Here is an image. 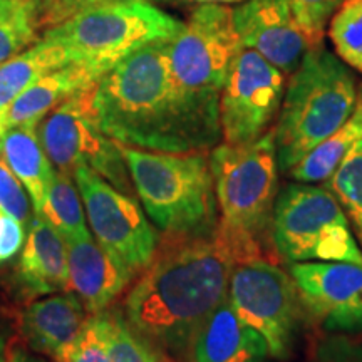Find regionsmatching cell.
Returning a JSON list of instances; mask_svg holds the SVG:
<instances>
[{
	"instance_id": "obj_1",
	"label": "cell",
	"mask_w": 362,
	"mask_h": 362,
	"mask_svg": "<svg viewBox=\"0 0 362 362\" xmlns=\"http://www.w3.org/2000/svg\"><path fill=\"white\" fill-rule=\"evenodd\" d=\"M93 111L104 134L131 148L206 153L221 139L220 104L181 88L171 71L170 39L143 45L104 72L94 86Z\"/></svg>"
},
{
	"instance_id": "obj_2",
	"label": "cell",
	"mask_w": 362,
	"mask_h": 362,
	"mask_svg": "<svg viewBox=\"0 0 362 362\" xmlns=\"http://www.w3.org/2000/svg\"><path fill=\"white\" fill-rule=\"evenodd\" d=\"M237 260L218 233L176 240L149 264L124 302V317L156 349L181 354L226 300Z\"/></svg>"
},
{
	"instance_id": "obj_3",
	"label": "cell",
	"mask_w": 362,
	"mask_h": 362,
	"mask_svg": "<svg viewBox=\"0 0 362 362\" xmlns=\"http://www.w3.org/2000/svg\"><path fill=\"white\" fill-rule=\"evenodd\" d=\"M136 194L151 223L173 240L208 238L218 202L206 153H165L119 144Z\"/></svg>"
},
{
	"instance_id": "obj_4",
	"label": "cell",
	"mask_w": 362,
	"mask_h": 362,
	"mask_svg": "<svg viewBox=\"0 0 362 362\" xmlns=\"http://www.w3.org/2000/svg\"><path fill=\"white\" fill-rule=\"evenodd\" d=\"M208 158L220 214L216 233L237 264L262 259L260 242L279 197L275 131L247 144H216Z\"/></svg>"
},
{
	"instance_id": "obj_5",
	"label": "cell",
	"mask_w": 362,
	"mask_h": 362,
	"mask_svg": "<svg viewBox=\"0 0 362 362\" xmlns=\"http://www.w3.org/2000/svg\"><path fill=\"white\" fill-rule=\"evenodd\" d=\"M359 94L349 66L314 45L285 86L275 126L279 168L288 173L352 116Z\"/></svg>"
},
{
	"instance_id": "obj_6",
	"label": "cell",
	"mask_w": 362,
	"mask_h": 362,
	"mask_svg": "<svg viewBox=\"0 0 362 362\" xmlns=\"http://www.w3.org/2000/svg\"><path fill=\"white\" fill-rule=\"evenodd\" d=\"M183 25L146 0H99L49 27L42 39L64 47L72 62L107 71L153 40L175 37Z\"/></svg>"
},
{
	"instance_id": "obj_7",
	"label": "cell",
	"mask_w": 362,
	"mask_h": 362,
	"mask_svg": "<svg viewBox=\"0 0 362 362\" xmlns=\"http://www.w3.org/2000/svg\"><path fill=\"white\" fill-rule=\"evenodd\" d=\"M272 242L287 264L347 262L362 267V248L349 218L327 188L291 183L279 192Z\"/></svg>"
},
{
	"instance_id": "obj_8",
	"label": "cell",
	"mask_w": 362,
	"mask_h": 362,
	"mask_svg": "<svg viewBox=\"0 0 362 362\" xmlns=\"http://www.w3.org/2000/svg\"><path fill=\"white\" fill-rule=\"evenodd\" d=\"M93 88L81 90L40 121L37 134L52 166L62 173H74L88 166L110 181L119 192L131 194L129 171L119 143L99 128L93 111Z\"/></svg>"
},
{
	"instance_id": "obj_9",
	"label": "cell",
	"mask_w": 362,
	"mask_h": 362,
	"mask_svg": "<svg viewBox=\"0 0 362 362\" xmlns=\"http://www.w3.org/2000/svg\"><path fill=\"white\" fill-rule=\"evenodd\" d=\"M233 25V8L203 4L183 29L170 39V64L181 88L218 103L233 59L242 51Z\"/></svg>"
},
{
	"instance_id": "obj_10",
	"label": "cell",
	"mask_w": 362,
	"mask_h": 362,
	"mask_svg": "<svg viewBox=\"0 0 362 362\" xmlns=\"http://www.w3.org/2000/svg\"><path fill=\"white\" fill-rule=\"evenodd\" d=\"M226 300L265 339L275 359H287L298 327V297L292 275L272 262H240L230 275Z\"/></svg>"
},
{
	"instance_id": "obj_11",
	"label": "cell",
	"mask_w": 362,
	"mask_h": 362,
	"mask_svg": "<svg viewBox=\"0 0 362 362\" xmlns=\"http://www.w3.org/2000/svg\"><path fill=\"white\" fill-rule=\"evenodd\" d=\"M72 178L99 245L133 274L146 270L156 257L158 233L143 206L88 166H79Z\"/></svg>"
},
{
	"instance_id": "obj_12",
	"label": "cell",
	"mask_w": 362,
	"mask_h": 362,
	"mask_svg": "<svg viewBox=\"0 0 362 362\" xmlns=\"http://www.w3.org/2000/svg\"><path fill=\"white\" fill-rule=\"evenodd\" d=\"M285 93V74L259 52L242 49L220 94L223 143L247 144L270 131Z\"/></svg>"
},
{
	"instance_id": "obj_13",
	"label": "cell",
	"mask_w": 362,
	"mask_h": 362,
	"mask_svg": "<svg viewBox=\"0 0 362 362\" xmlns=\"http://www.w3.org/2000/svg\"><path fill=\"white\" fill-rule=\"evenodd\" d=\"M300 302L330 332H362V267L347 262L288 264Z\"/></svg>"
},
{
	"instance_id": "obj_14",
	"label": "cell",
	"mask_w": 362,
	"mask_h": 362,
	"mask_svg": "<svg viewBox=\"0 0 362 362\" xmlns=\"http://www.w3.org/2000/svg\"><path fill=\"white\" fill-rule=\"evenodd\" d=\"M233 25L243 47L259 52L285 76L297 69L312 47L288 0H245L233 8Z\"/></svg>"
},
{
	"instance_id": "obj_15",
	"label": "cell",
	"mask_w": 362,
	"mask_h": 362,
	"mask_svg": "<svg viewBox=\"0 0 362 362\" xmlns=\"http://www.w3.org/2000/svg\"><path fill=\"white\" fill-rule=\"evenodd\" d=\"M89 315L78 293H51L22 310V336L30 349L59 362L78 341Z\"/></svg>"
},
{
	"instance_id": "obj_16",
	"label": "cell",
	"mask_w": 362,
	"mask_h": 362,
	"mask_svg": "<svg viewBox=\"0 0 362 362\" xmlns=\"http://www.w3.org/2000/svg\"><path fill=\"white\" fill-rule=\"evenodd\" d=\"M66 242L69 253V288L78 293L89 314L106 310L134 274L104 250L90 233L67 238Z\"/></svg>"
},
{
	"instance_id": "obj_17",
	"label": "cell",
	"mask_w": 362,
	"mask_h": 362,
	"mask_svg": "<svg viewBox=\"0 0 362 362\" xmlns=\"http://www.w3.org/2000/svg\"><path fill=\"white\" fill-rule=\"evenodd\" d=\"M21 284L34 296H51L69 288V253L59 230L34 215L17 269Z\"/></svg>"
},
{
	"instance_id": "obj_18",
	"label": "cell",
	"mask_w": 362,
	"mask_h": 362,
	"mask_svg": "<svg viewBox=\"0 0 362 362\" xmlns=\"http://www.w3.org/2000/svg\"><path fill=\"white\" fill-rule=\"evenodd\" d=\"M194 362H265L270 356L265 339L221 302L193 341Z\"/></svg>"
},
{
	"instance_id": "obj_19",
	"label": "cell",
	"mask_w": 362,
	"mask_h": 362,
	"mask_svg": "<svg viewBox=\"0 0 362 362\" xmlns=\"http://www.w3.org/2000/svg\"><path fill=\"white\" fill-rule=\"evenodd\" d=\"M104 72L106 71L83 62H71L49 72L13 99L6 112L7 129L24 124L39 126L52 107H57L81 90L96 86Z\"/></svg>"
},
{
	"instance_id": "obj_20",
	"label": "cell",
	"mask_w": 362,
	"mask_h": 362,
	"mask_svg": "<svg viewBox=\"0 0 362 362\" xmlns=\"http://www.w3.org/2000/svg\"><path fill=\"white\" fill-rule=\"evenodd\" d=\"M0 160L24 185L34 214H39L47 198L54 166L40 144L37 124L8 128L0 139Z\"/></svg>"
},
{
	"instance_id": "obj_21",
	"label": "cell",
	"mask_w": 362,
	"mask_h": 362,
	"mask_svg": "<svg viewBox=\"0 0 362 362\" xmlns=\"http://www.w3.org/2000/svg\"><path fill=\"white\" fill-rule=\"evenodd\" d=\"M71 62L72 59L64 47L42 39L0 64V111L7 112L21 93L49 72Z\"/></svg>"
},
{
	"instance_id": "obj_22",
	"label": "cell",
	"mask_w": 362,
	"mask_h": 362,
	"mask_svg": "<svg viewBox=\"0 0 362 362\" xmlns=\"http://www.w3.org/2000/svg\"><path fill=\"white\" fill-rule=\"evenodd\" d=\"M362 139V96L357 99V106L349 119L341 126L336 133L330 134L327 139L317 144L309 155L302 158L293 168L288 171V176L297 183L317 185L325 183L344 158Z\"/></svg>"
},
{
	"instance_id": "obj_23",
	"label": "cell",
	"mask_w": 362,
	"mask_h": 362,
	"mask_svg": "<svg viewBox=\"0 0 362 362\" xmlns=\"http://www.w3.org/2000/svg\"><path fill=\"white\" fill-rule=\"evenodd\" d=\"M35 215H40L56 226L66 240L89 235L78 185L71 175L62 173L56 168H54L44 206Z\"/></svg>"
},
{
	"instance_id": "obj_24",
	"label": "cell",
	"mask_w": 362,
	"mask_h": 362,
	"mask_svg": "<svg viewBox=\"0 0 362 362\" xmlns=\"http://www.w3.org/2000/svg\"><path fill=\"white\" fill-rule=\"evenodd\" d=\"M325 188L341 203L362 248V139L356 143L334 175L325 181Z\"/></svg>"
},
{
	"instance_id": "obj_25",
	"label": "cell",
	"mask_w": 362,
	"mask_h": 362,
	"mask_svg": "<svg viewBox=\"0 0 362 362\" xmlns=\"http://www.w3.org/2000/svg\"><path fill=\"white\" fill-rule=\"evenodd\" d=\"M34 0H0V64L37 39Z\"/></svg>"
},
{
	"instance_id": "obj_26",
	"label": "cell",
	"mask_w": 362,
	"mask_h": 362,
	"mask_svg": "<svg viewBox=\"0 0 362 362\" xmlns=\"http://www.w3.org/2000/svg\"><path fill=\"white\" fill-rule=\"evenodd\" d=\"M337 57L362 72V0H344L327 27Z\"/></svg>"
},
{
	"instance_id": "obj_27",
	"label": "cell",
	"mask_w": 362,
	"mask_h": 362,
	"mask_svg": "<svg viewBox=\"0 0 362 362\" xmlns=\"http://www.w3.org/2000/svg\"><path fill=\"white\" fill-rule=\"evenodd\" d=\"M111 362H165L151 342L136 332L119 310H106Z\"/></svg>"
},
{
	"instance_id": "obj_28",
	"label": "cell",
	"mask_w": 362,
	"mask_h": 362,
	"mask_svg": "<svg viewBox=\"0 0 362 362\" xmlns=\"http://www.w3.org/2000/svg\"><path fill=\"white\" fill-rule=\"evenodd\" d=\"M59 362H111L106 310L89 315L78 341Z\"/></svg>"
},
{
	"instance_id": "obj_29",
	"label": "cell",
	"mask_w": 362,
	"mask_h": 362,
	"mask_svg": "<svg viewBox=\"0 0 362 362\" xmlns=\"http://www.w3.org/2000/svg\"><path fill=\"white\" fill-rule=\"evenodd\" d=\"M342 2L344 0H288L297 24L312 47L322 44L329 22Z\"/></svg>"
},
{
	"instance_id": "obj_30",
	"label": "cell",
	"mask_w": 362,
	"mask_h": 362,
	"mask_svg": "<svg viewBox=\"0 0 362 362\" xmlns=\"http://www.w3.org/2000/svg\"><path fill=\"white\" fill-rule=\"evenodd\" d=\"M30 205L33 203L25 194L24 185L0 160V206L25 225L30 218Z\"/></svg>"
},
{
	"instance_id": "obj_31",
	"label": "cell",
	"mask_w": 362,
	"mask_h": 362,
	"mask_svg": "<svg viewBox=\"0 0 362 362\" xmlns=\"http://www.w3.org/2000/svg\"><path fill=\"white\" fill-rule=\"evenodd\" d=\"M25 225L0 206V265L21 250L25 238Z\"/></svg>"
},
{
	"instance_id": "obj_32",
	"label": "cell",
	"mask_w": 362,
	"mask_h": 362,
	"mask_svg": "<svg viewBox=\"0 0 362 362\" xmlns=\"http://www.w3.org/2000/svg\"><path fill=\"white\" fill-rule=\"evenodd\" d=\"M314 362H362V344L330 339L319 347Z\"/></svg>"
},
{
	"instance_id": "obj_33",
	"label": "cell",
	"mask_w": 362,
	"mask_h": 362,
	"mask_svg": "<svg viewBox=\"0 0 362 362\" xmlns=\"http://www.w3.org/2000/svg\"><path fill=\"white\" fill-rule=\"evenodd\" d=\"M12 327L11 322L7 320L6 314L0 310V362L6 361L7 351H8V341H11Z\"/></svg>"
},
{
	"instance_id": "obj_34",
	"label": "cell",
	"mask_w": 362,
	"mask_h": 362,
	"mask_svg": "<svg viewBox=\"0 0 362 362\" xmlns=\"http://www.w3.org/2000/svg\"><path fill=\"white\" fill-rule=\"evenodd\" d=\"M4 362H45V361L40 359L37 356L30 354V352H25L24 349H21V347H13V349L7 351L6 361Z\"/></svg>"
},
{
	"instance_id": "obj_35",
	"label": "cell",
	"mask_w": 362,
	"mask_h": 362,
	"mask_svg": "<svg viewBox=\"0 0 362 362\" xmlns=\"http://www.w3.org/2000/svg\"><path fill=\"white\" fill-rule=\"evenodd\" d=\"M7 131V123H6V112L0 111V139H2L4 133Z\"/></svg>"
},
{
	"instance_id": "obj_36",
	"label": "cell",
	"mask_w": 362,
	"mask_h": 362,
	"mask_svg": "<svg viewBox=\"0 0 362 362\" xmlns=\"http://www.w3.org/2000/svg\"><path fill=\"white\" fill-rule=\"evenodd\" d=\"M203 4H226V2H240V0H198Z\"/></svg>"
}]
</instances>
